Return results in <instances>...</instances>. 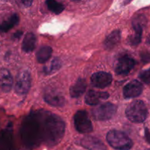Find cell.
I'll return each instance as SVG.
<instances>
[{"label":"cell","mask_w":150,"mask_h":150,"mask_svg":"<svg viewBox=\"0 0 150 150\" xmlns=\"http://www.w3.org/2000/svg\"><path fill=\"white\" fill-rule=\"evenodd\" d=\"M146 150H150V149H146Z\"/></svg>","instance_id":"4dcf8cb0"},{"label":"cell","mask_w":150,"mask_h":150,"mask_svg":"<svg viewBox=\"0 0 150 150\" xmlns=\"http://www.w3.org/2000/svg\"><path fill=\"white\" fill-rule=\"evenodd\" d=\"M146 42H147L148 45H149V46H150V35L149 36V38H147V40H146Z\"/></svg>","instance_id":"f1b7e54d"},{"label":"cell","mask_w":150,"mask_h":150,"mask_svg":"<svg viewBox=\"0 0 150 150\" xmlns=\"http://www.w3.org/2000/svg\"><path fill=\"white\" fill-rule=\"evenodd\" d=\"M19 21V17L17 14H13L6 19L5 21L0 23V32H7L10 29H11L13 26L18 24Z\"/></svg>","instance_id":"ffe728a7"},{"label":"cell","mask_w":150,"mask_h":150,"mask_svg":"<svg viewBox=\"0 0 150 150\" xmlns=\"http://www.w3.org/2000/svg\"><path fill=\"white\" fill-rule=\"evenodd\" d=\"M145 136H146V141H147L149 143H150V133L147 129H146V130H145Z\"/></svg>","instance_id":"4316f807"},{"label":"cell","mask_w":150,"mask_h":150,"mask_svg":"<svg viewBox=\"0 0 150 150\" xmlns=\"http://www.w3.org/2000/svg\"><path fill=\"white\" fill-rule=\"evenodd\" d=\"M139 77H140L141 80L143 81L144 83H150V69H148V70L141 73Z\"/></svg>","instance_id":"cb8c5ba5"},{"label":"cell","mask_w":150,"mask_h":150,"mask_svg":"<svg viewBox=\"0 0 150 150\" xmlns=\"http://www.w3.org/2000/svg\"><path fill=\"white\" fill-rule=\"evenodd\" d=\"M44 100L47 103L54 107H62L65 103V99L64 97L59 92L53 89L45 92Z\"/></svg>","instance_id":"8fae6325"},{"label":"cell","mask_w":150,"mask_h":150,"mask_svg":"<svg viewBox=\"0 0 150 150\" xmlns=\"http://www.w3.org/2000/svg\"><path fill=\"white\" fill-rule=\"evenodd\" d=\"M112 76L109 73L100 71L94 73L91 77V83L97 88H105L112 82Z\"/></svg>","instance_id":"9c48e42d"},{"label":"cell","mask_w":150,"mask_h":150,"mask_svg":"<svg viewBox=\"0 0 150 150\" xmlns=\"http://www.w3.org/2000/svg\"><path fill=\"white\" fill-rule=\"evenodd\" d=\"M21 35H22V32H16V33H15L14 37L16 38H19L21 36Z\"/></svg>","instance_id":"83f0119b"},{"label":"cell","mask_w":150,"mask_h":150,"mask_svg":"<svg viewBox=\"0 0 150 150\" xmlns=\"http://www.w3.org/2000/svg\"><path fill=\"white\" fill-rule=\"evenodd\" d=\"M136 62L129 56H123L118 60L115 65V73L119 76L127 75L134 67Z\"/></svg>","instance_id":"ba28073f"},{"label":"cell","mask_w":150,"mask_h":150,"mask_svg":"<svg viewBox=\"0 0 150 150\" xmlns=\"http://www.w3.org/2000/svg\"><path fill=\"white\" fill-rule=\"evenodd\" d=\"M143 91V86L139 81H132L125 86L123 95L125 98H133L139 96Z\"/></svg>","instance_id":"30bf717a"},{"label":"cell","mask_w":150,"mask_h":150,"mask_svg":"<svg viewBox=\"0 0 150 150\" xmlns=\"http://www.w3.org/2000/svg\"><path fill=\"white\" fill-rule=\"evenodd\" d=\"M73 1H80V0H73Z\"/></svg>","instance_id":"f546056e"},{"label":"cell","mask_w":150,"mask_h":150,"mask_svg":"<svg viewBox=\"0 0 150 150\" xmlns=\"http://www.w3.org/2000/svg\"><path fill=\"white\" fill-rule=\"evenodd\" d=\"M133 29H134V34L130 38V43L132 45H139L142 40V26L139 21H134L133 23Z\"/></svg>","instance_id":"d6986e66"},{"label":"cell","mask_w":150,"mask_h":150,"mask_svg":"<svg viewBox=\"0 0 150 150\" xmlns=\"http://www.w3.org/2000/svg\"><path fill=\"white\" fill-rule=\"evenodd\" d=\"M107 142L117 150H129L133 146V142L127 134L120 130H112L106 136Z\"/></svg>","instance_id":"3957f363"},{"label":"cell","mask_w":150,"mask_h":150,"mask_svg":"<svg viewBox=\"0 0 150 150\" xmlns=\"http://www.w3.org/2000/svg\"><path fill=\"white\" fill-rule=\"evenodd\" d=\"M86 89V81L83 79H79L70 89V94L72 98H77L81 96Z\"/></svg>","instance_id":"9a60e30c"},{"label":"cell","mask_w":150,"mask_h":150,"mask_svg":"<svg viewBox=\"0 0 150 150\" xmlns=\"http://www.w3.org/2000/svg\"><path fill=\"white\" fill-rule=\"evenodd\" d=\"M45 3L48 10L55 14H59L64 9V5L57 0H46Z\"/></svg>","instance_id":"603a6c76"},{"label":"cell","mask_w":150,"mask_h":150,"mask_svg":"<svg viewBox=\"0 0 150 150\" xmlns=\"http://www.w3.org/2000/svg\"><path fill=\"white\" fill-rule=\"evenodd\" d=\"M18 5L23 7H28L31 6L33 0H15Z\"/></svg>","instance_id":"d4e9b609"},{"label":"cell","mask_w":150,"mask_h":150,"mask_svg":"<svg viewBox=\"0 0 150 150\" xmlns=\"http://www.w3.org/2000/svg\"><path fill=\"white\" fill-rule=\"evenodd\" d=\"M62 66V62L59 59L54 58V59L51 60V62L48 64H47L43 69L44 73L46 75L52 74L55 73L56 71L59 70Z\"/></svg>","instance_id":"7402d4cb"},{"label":"cell","mask_w":150,"mask_h":150,"mask_svg":"<svg viewBox=\"0 0 150 150\" xmlns=\"http://www.w3.org/2000/svg\"><path fill=\"white\" fill-rule=\"evenodd\" d=\"M121 38V34L120 30H114L107 36L104 41V46L106 49H112L120 42Z\"/></svg>","instance_id":"ac0fdd59"},{"label":"cell","mask_w":150,"mask_h":150,"mask_svg":"<svg viewBox=\"0 0 150 150\" xmlns=\"http://www.w3.org/2000/svg\"><path fill=\"white\" fill-rule=\"evenodd\" d=\"M42 128V142L53 146L59 143L65 130V125L61 117L48 111H39Z\"/></svg>","instance_id":"6da1fadb"},{"label":"cell","mask_w":150,"mask_h":150,"mask_svg":"<svg viewBox=\"0 0 150 150\" xmlns=\"http://www.w3.org/2000/svg\"><path fill=\"white\" fill-rule=\"evenodd\" d=\"M125 114L130 121L135 123H141L145 121L147 117L148 111L143 101L135 100L127 107Z\"/></svg>","instance_id":"277c9868"},{"label":"cell","mask_w":150,"mask_h":150,"mask_svg":"<svg viewBox=\"0 0 150 150\" xmlns=\"http://www.w3.org/2000/svg\"><path fill=\"white\" fill-rule=\"evenodd\" d=\"M36 37L32 32L26 34L22 42V50L26 53H30L35 48Z\"/></svg>","instance_id":"e0dca14e"},{"label":"cell","mask_w":150,"mask_h":150,"mask_svg":"<svg viewBox=\"0 0 150 150\" xmlns=\"http://www.w3.org/2000/svg\"><path fill=\"white\" fill-rule=\"evenodd\" d=\"M52 54V48L50 46H42L37 52V60L39 63H45L48 61Z\"/></svg>","instance_id":"44dd1931"},{"label":"cell","mask_w":150,"mask_h":150,"mask_svg":"<svg viewBox=\"0 0 150 150\" xmlns=\"http://www.w3.org/2000/svg\"><path fill=\"white\" fill-rule=\"evenodd\" d=\"M141 57H142V61L144 62H147L150 60V54L149 53L144 52L141 54Z\"/></svg>","instance_id":"484cf974"},{"label":"cell","mask_w":150,"mask_h":150,"mask_svg":"<svg viewBox=\"0 0 150 150\" xmlns=\"http://www.w3.org/2000/svg\"><path fill=\"white\" fill-rule=\"evenodd\" d=\"M31 75L29 70H23L18 75L15 90L18 95H26L31 86Z\"/></svg>","instance_id":"52a82bcc"},{"label":"cell","mask_w":150,"mask_h":150,"mask_svg":"<svg viewBox=\"0 0 150 150\" xmlns=\"http://www.w3.org/2000/svg\"><path fill=\"white\" fill-rule=\"evenodd\" d=\"M13 78L7 69L0 70V89L4 92L11 90L13 86Z\"/></svg>","instance_id":"5bb4252c"},{"label":"cell","mask_w":150,"mask_h":150,"mask_svg":"<svg viewBox=\"0 0 150 150\" xmlns=\"http://www.w3.org/2000/svg\"><path fill=\"white\" fill-rule=\"evenodd\" d=\"M21 137L24 146L29 149L38 146L42 142V128L40 113H32L22 122Z\"/></svg>","instance_id":"7a4b0ae2"},{"label":"cell","mask_w":150,"mask_h":150,"mask_svg":"<svg viewBox=\"0 0 150 150\" xmlns=\"http://www.w3.org/2000/svg\"><path fill=\"white\" fill-rule=\"evenodd\" d=\"M117 112V107L111 103H105L98 105L92 111V116L96 120L105 121L110 120Z\"/></svg>","instance_id":"5b68a950"},{"label":"cell","mask_w":150,"mask_h":150,"mask_svg":"<svg viewBox=\"0 0 150 150\" xmlns=\"http://www.w3.org/2000/svg\"><path fill=\"white\" fill-rule=\"evenodd\" d=\"M0 150H14L13 134L10 129H6L0 133Z\"/></svg>","instance_id":"4fadbf2b"},{"label":"cell","mask_w":150,"mask_h":150,"mask_svg":"<svg viewBox=\"0 0 150 150\" xmlns=\"http://www.w3.org/2000/svg\"><path fill=\"white\" fill-rule=\"evenodd\" d=\"M108 97L109 95L106 92L90 90L86 93L85 97V102L88 105H95L108 99Z\"/></svg>","instance_id":"7c38bea8"},{"label":"cell","mask_w":150,"mask_h":150,"mask_svg":"<svg viewBox=\"0 0 150 150\" xmlns=\"http://www.w3.org/2000/svg\"><path fill=\"white\" fill-rule=\"evenodd\" d=\"M74 125L76 130L81 133H90L93 130L91 120L85 111H78L74 115Z\"/></svg>","instance_id":"8992f818"},{"label":"cell","mask_w":150,"mask_h":150,"mask_svg":"<svg viewBox=\"0 0 150 150\" xmlns=\"http://www.w3.org/2000/svg\"><path fill=\"white\" fill-rule=\"evenodd\" d=\"M81 144L85 148L90 150H104L105 146L100 141L95 138L85 137L81 142Z\"/></svg>","instance_id":"2e32d148"}]
</instances>
